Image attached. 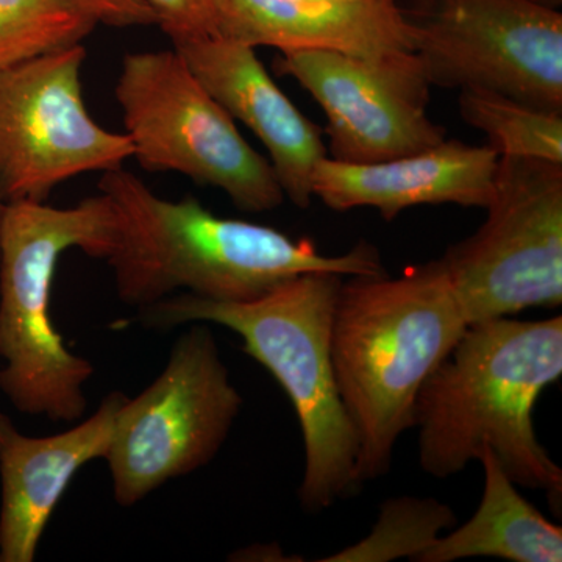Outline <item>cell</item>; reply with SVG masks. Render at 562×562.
Masks as SVG:
<instances>
[{
  "instance_id": "cell-1",
  "label": "cell",
  "mask_w": 562,
  "mask_h": 562,
  "mask_svg": "<svg viewBox=\"0 0 562 562\" xmlns=\"http://www.w3.org/2000/svg\"><path fill=\"white\" fill-rule=\"evenodd\" d=\"M99 190L109 195L117 220L105 261L117 297L133 308L181 292L214 302H250L303 273H386L372 244L330 257L312 239L216 216L198 199H162L122 168L103 172Z\"/></svg>"
},
{
  "instance_id": "cell-2",
  "label": "cell",
  "mask_w": 562,
  "mask_h": 562,
  "mask_svg": "<svg viewBox=\"0 0 562 562\" xmlns=\"http://www.w3.org/2000/svg\"><path fill=\"white\" fill-rule=\"evenodd\" d=\"M562 375V317L469 325L417 394L422 471L449 479L491 450L517 486L560 509L562 469L539 442L536 403Z\"/></svg>"
},
{
  "instance_id": "cell-3",
  "label": "cell",
  "mask_w": 562,
  "mask_h": 562,
  "mask_svg": "<svg viewBox=\"0 0 562 562\" xmlns=\"http://www.w3.org/2000/svg\"><path fill=\"white\" fill-rule=\"evenodd\" d=\"M469 322L439 260L401 277H346L336 302L331 357L358 438L360 483L391 469L414 428L417 394L452 353Z\"/></svg>"
},
{
  "instance_id": "cell-4",
  "label": "cell",
  "mask_w": 562,
  "mask_h": 562,
  "mask_svg": "<svg viewBox=\"0 0 562 562\" xmlns=\"http://www.w3.org/2000/svg\"><path fill=\"white\" fill-rule=\"evenodd\" d=\"M346 277L312 272L250 302L171 295L138 310L151 330L216 324L243 339V351L286 392L302 428L305 468L299 498L322 513L360 491L358 438L344 406L331 357L336 302Z\"/></svg>"
},
{
  "instance_id": "cell-5",
  "label": "cell",
  "mask_w": 562,
  "mask_h": 562,
  "mask_svg": "<svg viewBox=\"0 0 562 562\" xmlns=\"http://www.w3.org/2000/svg\"><path fill=\"white\" fill-rule=\"evenodd\" d=\"M109 195L68 209L46 202H7L0 220V392L16 412L50 422H79L85 386L94 375L54 325L52 288L61 255L80 249L106 260L116 241Z\"/></svg>"
},
{
  "instance_id": "cell-6",
  "label": "cell",
  "mask_w": 562,
  "mask_h": 562,
  "mask_svg": "<svg viewBox=\"0 0 562 562\" xmlns=\"http://www.w3.org/2000/svg\"><path fill=\"white\" fill-rule=\"evenodd\" d=\"M114 95L133 158L146 171L217 188L247 213L279 209L286 199L271 161L244 139L173 47L125 55Z\"/></svg>"
},
{
  "instance_id": "cell-7",
  "label": "cell",
  "mask_w": 562,
  "mask_h": 562,
  "mask_svg": "<svg viewBox=\"0 0 562 562\" xmlns=\"http://www.w3.org/2000/svg\"><path fill=\"white\" fill-rule=\"evenodd\" d=\"M243 403L213 333L192 324L160 375L122 403L105 457L114 502L133 508L166 483L206 468Z\"/></svg>"
},
{
  "instance_id": "cell-8",
  "label": "cell",
  "mask_w": 562,
  "mask_h": 562,
  "mask_svg": "<svg viewBox=\"0 0 562 562\" xmlns=\"http://www.w3.org/2000/svg\"><path fill=\"white\" fill-rule=\"evenodd\" d=\"M482 227L442 262L469 325L562 305V165L501 157Z\"/></svg>"
},
{
  "instance_id": "cell-9",
  "label": "cell",
  "mask_w": 562,
  "mask_h": 562,
  "mask_svg": "<svg viewBox=\"0 0 562 562\" xmlns=\"http://www.w3.org/2000/svg\"><path fill=\"white\" fill-rule=\"evenodd\" d=\"M430 87L562 113V14L535 0H395Z\"/></svg>"
},
{
  "instance_id": "cell-10",
  "label": "cell",
  "mask_w": 562,
  "mask_h": 562,
  "mask_svg": "<svg viewBox=\"0 0 562 562\" xmlns=\"http://www.w3.org/2000/svg\"><path fill=\"white\" fill-rule=\"evenodd\" d=\"M81 43L0 69V192L5 202H46L80 173L133 158L127 133L106 131L85 105Z\"/></svg>"
},
{
  "instance_id": "cell-11",
  "label": "cell",
  "mask_w": 562,
  "mask_h": 562,
  "mask_svg": "<svg viewBox=\"0 0 562 562\" xmlns=\"http://www.w3.org/2000/svg\"><path fill=\"white\" fill-rule=\"evenodd\" d=\"M316 99L333 160L368 165L416 154L446 139L428 117L430 85L416 55L364 58L324 47L280 50L273 61Z\"/></svg>"
},
{
  "instance_id": "cell-12",
  "label": "cell",
  "mask_w": 562,
  "mask_h": 562,
  "mask_svg": "<svg viewBox=\"0 0 562 562\" xmlns=\"http://www.w3.org/2000/svg\"><path fill=\"white\" fill-rule=\"evenodd\" d=\"M127 395L113 391L88 419L58 435H22L0 412V562H33L77 473L105 460Z\"/></svg>"
},
{
  "instance_id": "cell-13",
  "label": "cell",
  "mask_w": 562,
  "mask_h": 562,
  "mask_svg": "<svg viewBox=\"0 0 562 562\" xmlns=\"http://www.w3.org/2000/svg\"><path fill=\"white\" fill-rule=\"evenodd\" d=\"M205 90L235 121L255 133L271 155L284 198L299 209L313 201V173L328 157L321 128L303 116L272 80L257 47L235 38L173 46Z\"/></svg>"
},
{
  "instance_id": "cell-14",
  "label": "cell",
  "mask_w": 562,
  "mask_h": 562,
  "mask_svg": "<svg viewBox=\"0 0 562 562\" xmlns=\"http://www.w3.org/2000/svg\"><path fill=\"white\" fill-rule=\"evenodd\" d=\"M498 158L487 144L475 147L457 139L368 165L325 157L313 173V198L335 211L369 206L386 221L420 205L486 210L494 198Z\"/></svg>"
},
{
  "instance_id": "cell-15",
  "label": "cell",
  "mask_w": 562,
  "mask_h": 562,
  "mask_svg": "<svg viewBox=\"0 0 562 562\" xmlns=\"http://www.w3.org/2000/svg\"><path fill=\"white\" fill-rule=\"evenodd\" d=\"M244 43L279 50L324 47L364 58L414 54L395 0L306 3L233 0Z\"/></svg>"
},
{
  "instance_id": "cell-16",
  "label": "cell",
  "mask_w": 562,
  "mask_h": 562,
  "mask_svg": "<svg viewBox=\"0 0 562 562\" xmlns=\"http://www.w3.org/2000/svg\"><path fill=\"white\" fill-rule=\"evenodd\" d=\"M484 490L472 519L439 536L416 562L501 558L513 562H561L562 528L547 520L517 491L491 450L480 457Z\"/></svg>"
},
{
  "instance_id": "cell-17",
  "label": "cell",
  "mask_w": 562,
  "mask_h": 562,
  "mask_svg": "<svg viewBox=\"0 0 562 562\" xmlns=\"http://www.w3.org/2000/svg\"><path fill=\"white\" fill-rule=\"evenodd\" d=\"M462 120L487 136L498 157L536 158L562 165V113L490 90H462Z\"/></svg>"
},
{
  "instance_id": "cell-18",
  "label": "cell",
  "mask_w": 562,
  "mask_h": 562,
  "mask_svg": "<svg viewBox=\"0 0 562 562\" xmlns=\"http://www.w3.org/2000/svg\"><path fill=\"white\" fill-rule=\"evenodd\" d=\"M95 25L72 0H0V69L81 43Z\"/></svg>"
},
{
  "instance_id": "cell-19",
  "label": "cell",
  "mask_w": 562,
  "mask_h": 562,
  "mask_svg": "<svg viewBox=\"0 0 562 562\" xmlns=\"http://www.w3.org/2000/svg\"><path fill=\"white\" fill-rule=\"evenodd\" d=\"M457 524L452 509L435 498L398 497L384 502L379 520L364 541L324 558L325 562L417 561L442 530Z\"/></svg>"
},
{
  "instance_id": "cell-20",
  "label": "cell",
  "mask_w": 562,
  "mask_h": 562,
  "mask_svg": "<svg viewBox=\"0 0 562 562\" xmlns=\"http://www.w3.org/2000/svg\"><path fill=\"white\" fill-rule=\"evenodd\" d=\"M172 46L213 38L243 41L233 0H147Z\"/></svg>"
},
{
  "instance_id": "cell-21",
  "label": "cell",
  "mask_w": 562,
  "mask_h": 562,
  "mask_svg": "<svg viewBox=\"0 0 562 562\" xmlns=\"http://www.w3.org/2000/svg\"><path fill=\"white\" fill-rule=\"evenodd\" d=\"M98 22L111 29L158 25L157 14L147 0H72Z\"/></svg>"
},
{
  "instance_id": "cell-22",
  "label": "cell",
  "mask_w": 562,
  "mask_h": 562,
  "mask_svg": "<svg viewBox=\"0 0 562 562\" xmlns=\"http://www.w3.org/2000/svg\"><path fill=\"white\" fill-rule=\"evenodd\" d=\"M535 2L542 3V5L552 7V9H558L561 5L562 0H535Z\"/></svg>"
},
{
  "instance_id": "cell-23",
  "label": "cell",
  "mask_w": 562,
  "mask_h": 562,
  "mask_svg": "<svg viewBox=\"0 0 562 562\" xmlns=\"http://www.w3.org/2000/svg\"><path fill=\"white\" fill-rule=\"evenodd\" d=\"M306 2H314V3H339V2H350V0H306Z\"/></svg>"
},
{
  "instance_id": "cell-24",
  "label": "cell",
  "mask_w": 562,
  "mask_h": 562,
  "mask_svg": "<svg viewBox=\"0 0 562 562\" xmlns=\"http://www.w3.org/2000/svg\"><path fill=\"white\" fill-rule=\"evenodd\" d=\"M5 199H3L2 192H0V220H2L3 209H5Z\"/></svg>"
}]
</instances>
